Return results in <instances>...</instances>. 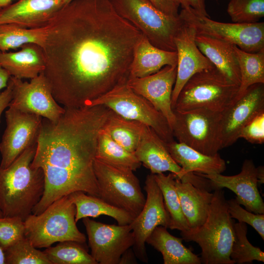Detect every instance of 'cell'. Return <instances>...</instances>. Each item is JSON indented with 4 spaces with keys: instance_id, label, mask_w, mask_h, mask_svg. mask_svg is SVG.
<instances>
[{
    "instance_id": "obj_1",
    "label": "cell",
    "mask_w": 264,
    "mask_h": 264,
    "mask_svg": "<svg viewBox=\"0 0 264 264\" xmlns=\"http://www.w3.org/2000/svg\"><path fill=\"white\" fill-rule=\"evenodd\" d=\"M143 34L109 0H72L51 20L43 73L64 107L86 106L126 83Z\"/></svg>"
},
{
    "instance_id": "obj_2",
    "label": "cell",
    "mask_w": 264,
    "mask_h": 264,
    "mask_svg": "<svg viewBox=\"0 0 264 264\" xmlns=\"http://www.w3.org/2000/svg\"><path fill=\"white\" fill-rule=\"evenodd\" d=\"M64 108L57 121L42 119L31 166L43 171L44 190L33 214L74 192L99 197L93 163L98 134L110 110L104 105Z\"/></svg>"
},
{
    "instance_id": "obj_3",
    "label": "cell",
    "mask_w": 264,
    "mask_h": 264,
    "mask_svg": "<svg viewBox=\"0 0 264 264\" xmlns=\"http://www.w3.org/2000/svg\"><path fill=\"white\" fill-rule=\"evenodd\" d=\"M37 143L26 149L8 167H0V211L2 217L24 220L41 199L44 177L40 168L31 166Z\"/></svg>"
},
{
    "instance_id": "obj_4",
    "label": "cell",
    "mask_w": 264,
    "mask_h": 264,
    "mask_svg": "<svg viewBox=\"0 0 264 264\" xmlns=\"http://www.w3.org/2000/svg\"><path fill=\"white\" fill-rule=\"evenodd\" d=\"M208 216L200 226L180 232L183 240L200 246L204 264H234L230 258L234 221L222 189H215Z\"/></svg>"
},
{
    "instance_id": "obj_5",
    "label": "cell",
    "mask_w": 264,
    "mask_h": 264,
    "mask_svg": "<svg viewBox=\"0 0 264 264\" xmlns=\"http://www.w3.org/2000/svg\"><path fill=\"white\" fill-rule=\"evenodd\" d=\"M75 215V205L68 195L64 196L40 214H31L24 220V236L37 248L67 241L84 244L86 237L77 228Z\"/></svg>"
},
{
    "instance_id": "obj_6",
    "label": "cell",
    "mask_w": 264,
    "mask_h": 264,
    "mask_svg": "<svg viewBox=\"0 0 264 264\" xmlns=\"http://www.w3.org/2000/svg\"><path fill=\"white\" fill-rule=\"evenodd\" d=\"M116 12L131 23L155 46L176 51L174 39L183 22L168 15L150 0H109Z\"/></svg>"
},
{
    "instance_id": "obj_7",
    "label": "cell",
    "mask_w": 264,
    "mask_h": 264,
    "mask_svg": "<svg viewBox=\"0 0 264 264\" xmlns=\"http://www.w3.org/2000/svg\"><path fill=\"white\" fill-rule=\"evenodd\" d=\"M239 85L215 66L193 75L180 90L173 110L205 108L223 111L236 99Z\"/></svg>"
},
{
    "instance_id": "obj_8",
    "label": "cell",
    "mask_w": 264,
    "mask_h": 264,
    "mask_svg": "<svg viewBox=\"0 0 264 264\" xmlns=\"http://www.w3.org/2000/svg\"><path fill=\"white\" fill-rule=\"evenodd\" d=\"M104 105L120 116L139 122L152 128L165 143L174 139L164 116L146 99L124 83L90 101L86 106Z\"/></svg>"
},
{
    "instance_id": "obj_9",
    "label": "cell",
    "mask_w": 264,
    "mask_h": 264,
    "mask_svg": "<svg viewBox=\"0 0 264 264\" xmlns=\"http://www.w3.org/2000/svg\"><path fill=\"white\" fill-rule=\"evenodd\" d=\"M99 197L130 214L134 218L142 210L146 198L133 171L115 167L96 158L93 163Z\"/></svg>"
},
{
    "instance_id": "obj_10",
    "label": "cell",
    "mask_w": 264,
    "mask_h": 264,
    "mask_svg": "<svg viewBox=\"0 0 264 264\" xmlns=\"http://www.w3.org/2000/svg\"><path fill=\"white\" fill-rule=\"evenodd\" d=\"M173 110L175 121L172 131L177 141L208 155L222 149L221 112L205 108Z\"/></svg>"
},
{
    "instance_id": "obj_11",
    "label": "cell",
    "mask_w": 264,
    "mask_h": 264,
    "mask_svg": "<svg viewBox=\"0 0 264 264\" xmlns=\"http://www.w3.org/2000/svg\"><path fill=\"white\" fill-rule=\"evenodd\" d=\"M179 17L195 28L197 34L218 39L248 52L264 48V22H222L211 19L190 7L181 8Z\"/></svg>"
},
{
    "instance_id": "obj_12",
    "label": "cell",
    "mask_w": 264,
    "mask_h": 264,
    "mask_svg": "<svg viewBox=\"0 0 264 264\" xmlns=\"http://www.w3.org/2000/svg\"><path fill=\"white\" fill-rule=\"evenodd\" d=\"M8 82L12 89L9 107L40 116L53 122L57 121L64 112L65 108L53 97L43 72L30 79L29 82L12 76Z\"/></svg>"
},
{
    "instance_id": "obj_13",
    "label": "cell",
    "mask_w": 264,
    "mask_h": 264,
    "mask_svg": "<svg viewBox=\"0 0 264 264\" xmlns=\"http://www.w3.org/2000/svg\"><path fill=\"white\" fill-rule=\"evenodd\" d=\"M90 255L98 264H118L122 255L134 243L130 224H107L83 219Z\"/></svg>"
},
{
    "instance_id": "obj_14",
    "label": "cell",
    "mask_w": 264,
    "mask_h": 264,
    "mask_svg": "<svg viewBox=\"0 0 264 264\" xmlns=\"http://www.w3.org/2000/svg\"><path fill=\"white\" fill-rule=\"evenodd\" d=\"M145 183L144 189L147 194L145 204L139 214L130 224L134 237L132 250L138 259L148 263L146 241L156 226L169 228L170 217L154 174L148 175Z\"/></svg>"
},
{
    "instance_id": "obj_15",
    "label": "cell",
    "mask_w": 264,
    "mask_h": 264,
    "mask_svg": "<svg viewBox=\"0 0 264 264\" xmlns=\"http://www.w3.org/2000/svg\"><path fill=\"white\" fill-rule=\"evenodd\" d=\"M6 126L0 143V167H8L26 149L37 143L43 117L8 107Z\"/></svg>"
},
{
    "instance_id": "obj_16",
    "label": "cell",
    "mask_w": 264,
    "mask_h": 264,
    "mask_svg": "<svg viewBox=\"0 0 264 264\" xmlns=\"http://www.w3.org/2000/svg\"><path fill=\"white\" fill-rule=\"evenodd\" d=\"M264 84L249 87L221 112L220 138L221 149L233 145L239 138L243 127L264 111Z\"/></svg>"
},
{
    "instance_id": "obj_17",
    "label": "cell",
    "mask_w": 264,
    "mask_h": 264,
    "mask_svg": "<svg viewBox=\"0 0 264 264\" xmlns=\"http://www.w3.org/2000/svg\"><path fill=\"white\" fill-rule=\"evenodd\" d=\"M194 173L206 178L211 190L228 188L236 194L237 202L247 210L264 214V202L258 187L257 167L252 160L245 159L241 172L234 176Z\"/></svg>"
},
{
    "instance_id": "obj_18",
    "label": "cell",
    "mask_w": 264,
    "mask_h": 264,
    "mask_svg": "<svg viewBox=\"0 0 264 264\" xmlns=\"http://www.w3.org/2000/svg\"><path fill=\"white\" fill-rule=\"evenodd\" d=\"M197 31L183 22L174 39L177 53L176 76L172 95V107L187 81L194 74L214 67L196 43Z\"/></svg>"
},
{
    "instance_id": "obj_19",
    "label": "cell",
    "mask_w": 264,
    "mask_h": 264,
    "mask_svg": "<svg viewBox=\"0 0 264 264\" xmlns=\"http://www.w3.org/2000/svg\"><path fill=\"white\" fill-rule=\"evenodd\" d=\"M176 76V66H166L158 71L142 78H129L127 84L135 93L148 100L167 119L172 128L175 115L172 95Z\"/></svg>"
},
{
    "instance_id": "obj_20",
    "label": "cell",
    "mask_w": 264,
    "mask_h": 264,
    "mask_svg": "<svg viewBox=\"0 0 264 264\" xmlns=\"http://www.w3.org/2000/svg\"><path fill=\"white\" fill-rule=\"evenodd\" d=\"M69 0H19L2 8L0 24L11 23L25 28L47 26Z\"/></svg>"
},
{
    "instance_id": "obj_21",
    "label": "cell",
    "mask_w": 264,
    "mask_h": 264,
    "mask_svg": "<svg viewBox=\"0 0 264 264\" xmlns=\"http://www.w3.org/2000/svg\"><path fill=\"white\" fill-rule=\"evenodd\" d=\"M135 156L152 174L170 172L180 179L181 167L173 159L163 142L154 131L145 125Z\"/></svg>"
},
{
    "instance_id": "obj_22",
    "label": "cell",
    "mask_w": 264,
    "mask_h": 264,
    "mask_svg": "<svg viewBox=\"0 0 264 264\" xmlns=\"http://www.w3.org/2000/svg\"><path fill=\"white\" fill-rule=\"evenodd\" d=\"M165 145L173 159L181 168L180 180L191 173L221 174L226 169L225 162L219 153L206 155L175 140Z\"/></svg>"
},
{
    "instance_id": "obj_23",
    "label": "cell",
    "mask_w": 264,
    "mask_h": 264,
    "mask_svg": "<svg viewBox=\"0 0 264 264\" xmlns=\"http://www.w3.org/2000/svg\"><path fill=\"white\" fill-rule=\"evenodd\" d=\"M16 52H0V65L10 76L18 79H33L43 72L45 61L42 48L26 44Z\"/></svg>"
},
{
    "instance_id": "obj_24",
    "label": "cell",
    "mask_w": 264,
    "mask_h": 264,
    "mask_svg": "<svg viewBox=\"0 0 264 264\" xmlns=\"http://www.w3.org/2000/svg\"><path fill=\"white\" fill-rule=\"evenodd\" d=\"M175 186L189 228L200 226L208 216L213 193L188 181H181L176 177Z\"/></svg>"
},
{
    "instance_id": "obj_25",
    "label": "cell",
    "mask_w": 264,
    "mask_h": 264,
    "mask_svg": "<svg viewBox=\"0 0 264 264\" xmlns=\"http://www.w3.org/2000/svg\"><path fill=\"white\" fill-rule=\"evenodd\" d=\"M177 65L176 51L159 48L143 35L134 51L129 78H142L156 73L166 66Z\"/></svg>"
},
{
    "instance_id": "obj_26",
    "label": "cell",
    "mask_w": 264,
    "mask_h": 264,
    "mask_svg": "<svg viewBox=\"0 0 264 264\" xmlns=\"http://www.w3.org/2000/svg\"><path fill=\"white\" fill-rule=\"evenodd\" d=\"M196 43L202 53L218 70L239 86L240 73L234 45L201 34H197Z\"/></svg>"
},
{
    "instance_id": "obj_27",
    "label": "cell",
    "mask_w": 264,
    "mask_h": 264,
    "mask_svg": "<svg viewBox=\"0 0 264 264\" xmlns=\"http://www.w3.org/2000/svg\"><path fill=\"white\" fill-rule=\"evenodd\" d=\"M183 239L171 235L167 228L156 226L146 241L161 253L164 264H200V257L182 242Z\"/></svg>"
},
{
    "instance_id": "obj_28",
    "label": "cell",
    "mask_w": 264,
    "mask_h": 264,
    "mask_svg": "<svg viewBox=\"0 0 264 264\" xmlns=\"http://www.w3.org/2000/svg\"><path fill=\"white\" fill-rule=\"evenodd\" d=\"M68 197L76 207V222L86 217L104 215L113 218L118 225H127L134 219L126 211L109 204L98 197L87 195L82 191L72 193Z\"/></svg>"
},
{
    "instance_id": "obj_29",
    "label": "cell",
    "mask_w": 264,
    "mask_h": 264,
    "mask_svg": "<svg viewBox=\"0 0 264 264\" xmlns=\"http://www.w3.org/2000/svg\"><path fill=\"white\" fill-rule=\"evenodd\" d=\"M145 125L125 119L110 110L103 129L116 143L134 153L140 142Z\"/></svg>"
},
{
    "instance_id": "obj_30",
    "label": "cell",
    "mask_w": 264,
    "mask_h": 264,
    "mask_svg": "<svg viewBox=\"0 0 264 264\" xmlns=\"http://www.w3.org/2000/svg\"><path fill=\"white\" fill-rule=\"evenodd\" d=\"M234 49L241 78L236 99L250 86L264 84V48L256 52H248L234 45Z\"/></svg>"
},
{
    "instance_id": "obj_31",
    "label": "cell",
    "mask_w": 264,
    "mask_h": 264,
    "mask_svg": "<svg viewBox=\"0 0 264 264\" xmlns=\"http://www.w3.org/2000/svg\"><path fill=\"white\" fill-rule=\"evenodd\" d=\"M95 158L110 165L133 171L142 165L134 153L114 141L103 129L98 134Z\"/></svg>"
},
{
    "instance_id": "obj_32",
    "label": "cell",
    "mask_w": 264,
    "mask_h": 264,
    "mask_svg": "<svg viewBox=\"0 0 264 264\" xmlns=\"http://www.w3.org/2000/svg\"><path fill=\"white\" fill-rule=\"evenodd\" d=\"M48 25L36 28H25L11 23L0 24V51L21 47L26 44H35L43 48Z\"/></svg>"
},
{
    "instance_id": "obj_33",
    "label": "cell",
    "mask_w": 264,
    "mask_h": 264,
    "mask_svg": "<svg viewBox=\"0 0 264 264\" xmlns=\"http://www.w3.org/2000/svg\"><path fill=\"white\" fill-rule=\"evenodd\" d=\"M163 197L166 208L170 217L171 229H177L180 232L190 229L186 219L183 214L179 198L175 186L176 176L169 173L154 174Z\"/></svg>"
},
{
    "instance_id": "obj_34",
    "label": "cell",
    "mask_w": 264,
    "mask_h": 264,
    "mask_svg": "<svg viewBox=\"0 0 264 264\" xmlns=\"http://www.w3.org/2000/svg\"><path fill=\"white\" fill-rule=\"evenodd\" d=\"M82 244L64 241L47 247L43 252L51 264H98Z\"/></svg>"
},
{
    "instance_id": "obj_35",
    "label": "cell",
    "mask_w": 264,
    "mask_h": 264,
    "mask_svg": "<svg viewBox=\"0 0 264 264\" xmlns=\"http://www.w3.org/2000/svg\"><path fill=\"white\" fill-rule=\"evenodd\" d=\"M233 228L234 240L230 258L234 264H251L253 261L264 262V252L260 248L253 246L248 240L246 224L234 222Z\"/></svg>"
},
{
    "instance_id": "obj_36",
    "label": "cell",
    "mask_w": 264,
    "mask_h": 264,
    "mask_svg": "<svg viewBox=\"0 0 264 264\" xmlns=\"http://www.w3.org/2000/svg\"><path fill=\"white\" fill-rule=\"evenodd\" d=\"M5 264H51L45 254L24 237L4 251Z\"/></svg>"
},
{
    "instance_id": "obj_37",
    "label": "cell",
    "mask_w": 264,
    "mask_h": 264,
    "mask_svg": "<svg viewBox=\"0 0 264 264\" xmlns=\"http://www.w3.org/2000/svg\"><path fill=\"white\" fill-rule=\"evenodd\" d=\"M227 12L233 22H259L264 17V0H230Z\"/></svg>"
},
{
    "instance_id": "obj_38",
    "label": "cell",
    "mask_w": 264,
    "mask_h": 264,
    "mask_svg": "<svg viewBox=\"0 0 264 264\" xmlns=\"http://www.w3.org/2000/svg\"><path fill=\"white\" fill-rule=\"evenodd\" d=\"M24 221L17 217H0V247L4 251L25 237Z\"/></svg>"
},
{
    "instance_id": "obj_39",
    "label": "cell",
    "mask_w": 264,
    "mask_h": 264,
    "mask_svg": "<svg viewBox=\"0 0 264 264\" xmlns=\"http://www.w3.org/2000/svg\"><path fill=\"white\" fill-rule=\"evenodd\" d=\"M228 210L232 219L251 225L264 240V214H256L241 206L236 198L227 200Z\"/></svg>"
},
{
    "instance_id": "obj_40",
    "label": "cell",
    "mask_w": 264,
    "mask_h": 264,
    "mask_svg": "<svg viewBox=\"0 0 264 264\" xmlns=\"http://www.w3.org/2000/svg\"><path fill=\"white\" fill-rule=\"evenodd\" d=\"M255 144L264 143V111L257 114L242 129L239 138Z\"/></svg>"
},
{
    "instance_id": "obj_41",
    "label": "cell",
    "mask_w": 264,
    "mask_h": 264,
    "mask_svg": "<svg viewBox=\"0 0 264 264\" xmlns=\"http://www.w3.org/2000/svg\"><path fill=\"white\" fill-rule=\"evenodd\" d=\"M158 9L170 15L178 16L179 5L173 0H150Z\"/></svg>"
},
{
    "instance_id": "obj_42",
    "label": "cell",
    "mask_w": 264,
    "mask_h": 264,
    "mask_svg": "<svg viewBox=\"0 0 264 264\" xmlns=\"http://www.w3.org/2000/svg\"><path fill=\"white\" fill-rule=\"evenodd\" d=\"M183 7H190L201 15L208 16L206 10L205 0H173Z\"/></svg>"
},
{
    "instance_id": "obj_43",
    "label": "cell",
    "mask_w": 264,
    "mask_h": 264,
    "mask_svg": "<svg viewBox=\"0 0 264 264\" xmlns=\"http://www.w3.org/2000/svg\"><path fill=\"white\" fill-rule=\"evenodd\" d=\"M12 98V89L10 84L8 82L6 88L0 93V120L2 112L9 107Z\"/></svg>"
},
{
    "instance_id": "obj_44",
    "label": "cell",
    "mask_w": 264,
    "mask_h": 264,
    "mask_svg": "<svg viewBox=\"0 0 264 264\" xmlns=\"http://www.w3.org/2000/svg\"><path fill=\"white\" fill-rule=\"evenodd\" d=\"M136 258L132 249L130 248L122 255L119 264H136Z\"/></svg>"
},
{
    "instance_id": "obj_45",
    "label": "cell",
    "mask_w": 264,
    "mask_h": 264,
    "mask_svg": "<svg viewBox=\"0 0 264 264\" xmlns=\"http://www.w3.org/2000/svg\"><path fill=\"white\" fill-rule=\"evenodd\" d=\"M10 75L0 65V90L7 86Z\"/></svg>"
},
{
    "instance_id": "obj_46",
    "label": "cell",
    "mask_w": 264,
    "mask_h": 264,
    "mask_svg": "<svg viewBox=\"0 0 264 264\" xmlns=\"http://www.w3.org/2000/svg\"><path fill=\"white\" fill-rule=\"evenodd\" d=\"M257 178L258 184H264V168L263 166L257 167Z\"/></svg>"
},
{
    "instance_id": "obj_47",
    "label": "cell",
    "mask_w": 264,
    "mask_h": 264,
    "mask_svg": "<svg viewBox=\"0 0 264 264\" xmlns=\"http://www.w3.org/2000/svg\"><path fill=\"white\" fill-rule=\"evenodd\" d=\"M13 0H0V8H3L11 4Z\"/></svg>"
},
{
    "instance_id": "obj_48",
    "label": "cell",
    "mask_w": 264,
    "mask_h": 264,
    "mask_svg": "<svg viewBox=\"0 0 264 264\" xmlns=\"http://www.w3.org/2000/svg\"><path fill=\"white\" fill-rule=\"evenodd\" d=\"M0 264H5V256L3 250L0 247Z\"/></svg>"
},
{
    "instance_id": "obj_49",
    "label": "cell",
    "mask_w": 264,
    "mask_h": 264,
    "mask_svg": "<svg viewBox=\"0 0 264 264\" xmlns=\"http://www.w3.org/2000/svg\"><path fill=\"white\" fill-rule=\"evenodd\" d=\"M2 217V213L1 211H0V217Z\"/></svg>"
},
{
    "instance_id": "obj_50",
    "label": "cell",
    "mask_w": 264,
    "mask_h": 264,
    "mask_svg": "<svg viewBox=\"0 0 264 264\" xmlns=\"http://www.w3.org/2000/svg\"><path fill=\"white\" fill-rule=\"evenodd\" d=\"M1 9V8H0V12Z\"/></svg>"
},
{
    "instance_id": "obj_51",
    "label": "cell",
    "mask_w": 264,
    "mask_h": 264,
    "mask_svg": "<svg viewBox=\"0 0 264 264\" xmlns=\"http://www.w3.org/2000/svg\"><path fill=\"white\" fill-rule=\"evenodd\" d=\"M72 0H69V1L70 2L71 1H72Z\"/></svg>"
}]
</instances>
